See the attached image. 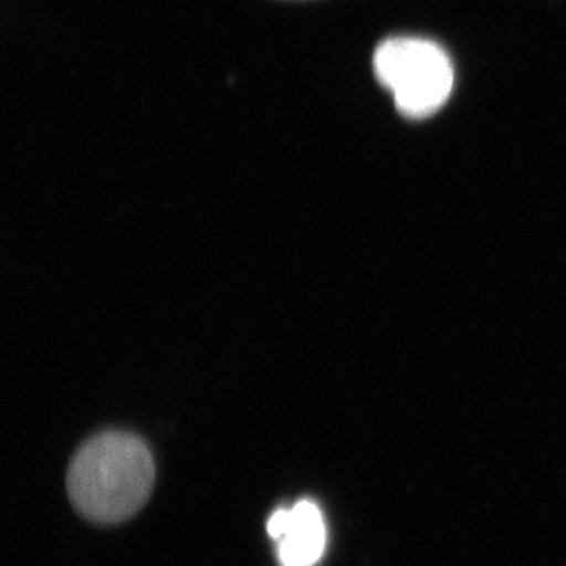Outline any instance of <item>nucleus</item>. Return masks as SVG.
<instances>
[{
	"instance_id": "obj_1",
	"label": "nucleus",
	"mask_w": 566,
	"mask_h": 566,
	"mask_svg": "<svg viewBox=\"0 0 566 566\" xmlns=\"http://www.w3.org/2000/svg\"><path fill=\"white\" fill-rule=\"evenodd\" d=\"M155 461L139 436L104 431L71 460L66 488L71 504L87 520L112 524L128 520L150 497Z\"/></svg>"
},
{
	"instance_id": "obj_2",
	"label": "nucleus",
	"mask_w": 566,
	"mask_h": 566,
	"mask_svg": "<svg viewBox=\"0 0 566 566\" xmlns=\"http://www.w3.org/2000/svg\"><path fill=\"white\" fill-rule=\"evenodd\" d=\"M376 77L394 93L405 117H430L441 109L453 88V66L441 46L430 40L398 36L375 52Z\"/></svg>"
},
{
	"instance_id": "obj_3",
	"label": "nucleus",
	"mask_w": 566,
	"mask_h": 566,
	"mask_svg": "<svg viewBox=\"0 0 566 566\" xmlns=\"http://www.w3.org/2000/svg\"><path fill=\"white\" fill-rule=\"evenodd\" d=\"M266 527L271 538L279 543L282 566H312L323 556L326 526L314 502L300 501L292 509H279Z\"/></svg>"
}]
</instances>
